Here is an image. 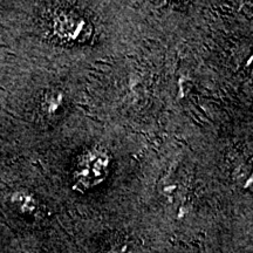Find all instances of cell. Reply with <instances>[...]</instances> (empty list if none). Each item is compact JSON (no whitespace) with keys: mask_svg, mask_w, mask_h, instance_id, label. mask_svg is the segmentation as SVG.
Returning a JSON list of instances; mask_svg holds the SVG:
<instances>
[{"mask_svg":"<svg viewBox=\"0 0 253 253\" xmlns=\"http://www.w3.org/2000/svg\"><path fill=\"white\" fill-rule=\"evenodd\" d=\"M110 156L101 148H91L81 154L74 169V188L84 192L107 178L109 173Z\"/></svg>","mask_w":253,"mask_h":253,"instance_id":"1","label":"cell"},{"mask_svg":"<svg viewBox=\"0 0 253 253\" xmlns=\"http://www.w3.org/2000/svg\"><path fill=\"white\" fill-rule=\"evenodd\" d=\"M52 31L63 42L82 43L91 37L89 23L72 11H59L52 17Z\"/></svg>","mask_w":253,"mask_h":253,"instance_id":"2","label":"cell"},{"mask_svg":"<svg viewBox=\"0 0 253 253\" xmlns=\"http://www.w3.org/2000/svg\"><path fill=\"white\" fill-rule=\"evenodd\" d=\"M63 102H65V96L60 90H47L42 95L41 99V110L46 115H54L62 108Z\"/></svg>","mask_w":253,"mask_h":253,"instance_id":"3","label":"cell"},{"mask_svg":"<svg viewBox=\"0 0 253 253\" xmlns=\"http://www.w3.org/2000/svg\"><path fill=\"white\" fill-rule=\"evenodd\" d=\"M12 203L18 208L20 212L26 214H33L38 209V202L33 197V195L28 194L26 191H17L12 195Z\"/></svg>","mask_w":253,"mask_h":253,"instance_id":"4","label":"cell"},{"mask_svg":"<svg viewBox=\"0 0 253 253\" xmlns=\"http://www.w3.org/2000/svg\"><path fill=\"white\" fill-rule=\"evenodd\" d=\"M115 253H132L126 245L119 246L118 250H115Z\"/></svg>","mask_w":253,"mask_h":253,"instance_id":"5","label":"cell"}]
</instances>
